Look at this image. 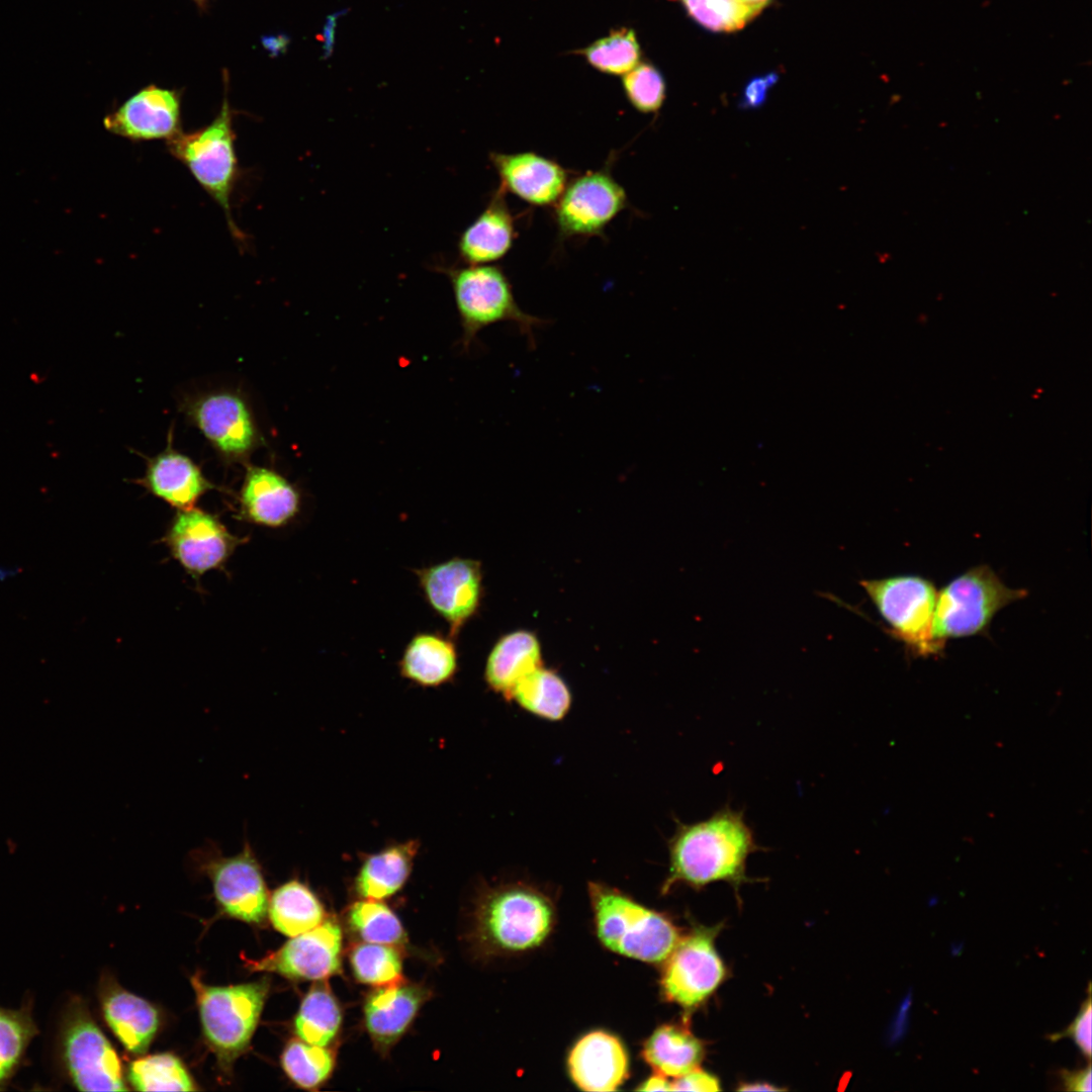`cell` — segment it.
Masks as SVG:
<instances>
[{"instance_id": "10", "label": "cell", "mask_w": 1092, "mask_h": 1092, "mask_svg": "<svg viewBox=\"0 0 1092 1092\" xmlns=\"http://www.w3.org/2000/svg\"><path fill=\"white\" fill-rule=\"evenodd\" d=\"M192 860L209 878L214 896L228 915L248 923L264 921L270 897L259 859L247 840L231 856H224L216 844L207 842L193 851Z\"/></svg>"}, {"instance_id": "2", "label": "cell", "mask_w": 1092, "mask_h": 1092, "mask_svg": "<svg viewBox=\"0 0 1092 1092\" xmlns=\"http://www.w3.org/2000/svg\"><path fill=\"white\" fill-rule=\"evenodd\" d=\"M588 892L598 937L607 948L642 962H664L680 937L671 920L615 888L589 883Z\"/></svg>"}, {"instance_id": "43", "label": "cell", "mask_w": 1092, "mask_h": 1092, "mask_svg": "<svg viewBox=\"0 0 1092 1092\" xmlns=\"http://www.w3.org/2000/svg\"><path fill=\"white\" fill-rule=\"evenodd\" d=\"M1091 1077L1092 1074L1090 1064L1085 1069H1081L1078 1071L1063 1070L1061 1072V1078L1067 1091H1091Z\"/></svg>"}, {"instance_id": "12", "label": "cell", "mask_w": 1092, "mask_h": 1092, "mask_svg": "<svg viewBox=\"0 0 1092 1092\" xmlns=\"http://www.w3.org/2000/svg\"><path fill=\"white\" fill-rule=\"evenodd\" d=\"M555 205V219L562 238L590 237L603 233L628 206V198L606 167L567 183Z\"/></svg>"}, {"instance_id": "19", "label": "cell", "mask_w": 1092, "mask_h": 1092, "mask_svg": "<svg viewBox=\"0 0 1092 1092\" xmlns=\"http://www.w3.org/2000/svg\"><path fill=\"white\" fill-rule=\"evenodd\" d=\"M297 488L279 472L251 465L239 492L240 517L254 525L279 528L299 513Z\"/></svg>"}, {"instance_id": "30", "label": "cell", "mask_w": 1092, "mask_h": 1092, "mask_svg": "<svg viewBox=\"0 0 1092 1092\" xmlns=\"http://www.w3.org/2000/svg\"><path fill=\"white\" fill-rule=\"evenodd\" d=\"M268 914L272 925L293 937L308 931L325 920V910L314 894L302 883L292 880L277 888L269 898Z\"/></svg>"}, {"instance_id": "7", "label": "cell", "mask_w": 1092, "mask_h": 1092, "mask_svg": "<svg viewBox=\"0 0 1092 1092\" xmlns=\"http://www.w3.org/2000/svg\"><path fill=\"white\" fill-rule=\"evenodd\" d=\"M893 638L913 657L939 655L933 636L937 598L934 583L920 575H895L859 581Z\"/></svg>"}, {"instance_id": "41", "label": "cell", "mask_w": 1092, "mask_h": 1092, "mask_svg": "<svg viewBox=\"0 0 1092 1092\" xmlns=\"http://www.w3.org/2000/svg\"><path fill=\"white\" fill-rule=\"evenodd\" d=\"M721 1089L719 1079L702 1070L700 1067L693 1069L692 1071L676 1077L671 1082V1090L677 1091H699V1092H712L719 1091Z\"/></svg>"}, {"instance_id": "1", "label": "cell", "mask_w": 1092, "mask_h": 1092, "mask_svg": "<svg viewBox=\"0 0 1092 1092\" xmlns=\"http://www.w3.org/2000/svg\"><path fill=\"white\" fill-rule=\"evenodd\" d=\"M761 848L743 810H734L729 804L707 819L688 824L677 821L668 840L669 867L662 891L676 884L701 889L715 882L739 889L750 881L746 875L749 855Z\"/></svg>"}, {"instance_id": "9", "label": "cell", "mask_w": 1092, "mask_h": 1092, "mask_svg": "<svg viewBox=\"0 0 1092 1092\" xmlns=\"http://www.w3.org/2000/svg\"><path fill=\"white\" fill-rule=\"evenodd\" d=\"M721 925L695 926L664 960L660 978L663 997L687 1011L703 1005L727 977L715 940Z\"/></svg>"}, {"instance_id": "33", "label": "cell", "mask_w": 1092, "mask_h": 1092, "mask_svg": "<svg viewBox=\"0 0 1092 1092\" xmlns=\"http://www.w3.org/2000/svg\"><path fill=\"white\" fill-rule=\"evenodd\" d=\"M587 63L602 73L625 75L639 64L641 51L633 29L621 27L580 51Z\"/></svg>"}, {"instance_id": "6", "label": "cell", "mask_w": 1092, "mask_h": 1092, "mask_svg": "<svg viewBox=\"0 0 1092 1092\" xmlns=\"http://www.w3.org/2000/svg\"><path fill=\"white\" fill-rule=\"evenodd\" d=\"M1027 596L1008 587L989 565H977L937 590L933 636L945 646L949 639L987 634L995 615Z\"/></svg>"}, {"instance_id": "11", "label": "cell", "mask_w": 1092, "mask_h": 1092, "mask_svg": "<svg viewBox=\"0 0 1092 1092\" xmlns=\"http://www.w3.org/2000/svg\"><path fill=\"white\" fill-rule=\"evenodd\" d=\"M61 1052L72 1083L82 1091H127L119 1059L80 1000L67 1007Z\"/></svg>"}, {"instance_id": "38", "label": "cell", "mask_w": 1092, "mask_h": 1092, "mask_svg": "<svg viewBox=\"0 0 1092 1092\" xmlns=\"http://www.w3.org/2000/svg\"><path fill=\"white\" fill-rule=\"evenodd\" d=\"M624 93L631 105L642 113H654L665 98V82L656 67L639 63L623 75Z\"/></svg>"}, {"instance_id": "25", "label": "cell", "mask_w": 1092, "mask_h": 1092, "mask_svg": "<svg viewBox=\"0 0 1092 1092\" xmlns=\"http://www.w3.org/2000/svg\"><path fill=\"white\" fill-rule=\"evenodd\" d=\"M400 674L424 688L450 681L458 669V653L453 638L436 632L416 634L405 645L398 662Z\"/></svg>"}, {"instance_id": "20", "label": "cell", "mask_w": 1092, "mask_h": 1092, "mask_svg": "<svg viewBox=\"0 0 1092 1092\" xmlns=\"http://www.w3.org/2000/svg\"><path fill=\"white\" fill-rule=\"evenodd\" d=\"M567 1064L573 1082L584 1091H614L628 1077L624 1045L603 1030L582 1036L570 1051Z\"/></svg>"}, {"instance_id": "8", "label": "cell", "mask_w": 1092, "mask_h": 1092, "mask_svg": "<svg viewBox=\"0 0 1092 1092\" xmlns=\"http://www.w3.org/2000/svg\"><path fill=\"white\" fill-rule=\"evenodd\" d=\"M191 983L204 1035L219 1063L230 1067L249 1045L258 1024L269 981H260L226 987L204 984L195 975Z\"/></svg>"}, {"instance_id": "49", "label": "cell", "mask_w": 1092, "mask_h": 1092, "mask_svg": "<svg viewBox=\"0 0 1092 1092\" xmlns=\"http://www.w3.org/2000/svg\"><path fill=\"white\" fill-rule=\"evenodd\" d=\"M193 1L195 3H197L200 7H203L208 0H193Z\"/></svg>"}, {"instance_id": "4", "label": "cell", "mask_w": 1092, "mask_h": 1092, "mask_svg": "<svg viewBox=\"0 0 1092 1092\" xmlns=\"http://www.w3.org/2000/svg\"><path fill=\"white\" fill-rule=\"evenodd\" d=\"M226 89L220 110L210 123L191 132L181 131L166 145L169 153L189 170L221 207L232 235L242 241L244 235L233 218L231 207L239 169L233 127L234 110Z\"/></svg>"}, {"instance_id": "39", "label": "cell", "mask_w": 1092, "mask_h": 1092, "mask_svg": "<svg viewBox=\"0 0 1092 1092\" xmlns=\"http://www.w3.org/2000/svg\"><path fill=\"white\" fill-rule=\"evenodd\" d=\"M689 15L714 31L739 29L753 13L738 0H680Z\"/></svg>"}, {"instance_id": "27", "label": "cell", "mask_w": 1092, "mask_h": 1092, "mask_svg": "<svg viewBox=\"0 0 1092 1092\" xmlns=\"http://www.w3.org/2000/svg\"><path fill=\"white\" fill-rule=\"evenodd\" d=\"M706 1054L705 1043L687 1023H665L644 1042L641 1056L655 1073L679 1077L700 1067Z\"/></svg>"}, {"instance_id": "42", "label": "cell", "mask_w": 1092, "mask_h": 1092, "mask_svg": "<svg viewBox=\"0 0 1092 1092\" xmlns=\"http://www.w3.org/2000/svg\"><path fill=\"white\" fill-rule=\"evenodd\" d=\"M777 80L778 75L775 73L753 78L745 86L739 105L744 109L761 106L766 100L768 89Z\"/></svg>"}, {"instance_id": "13", "label": "cell", "mask_w": 1092, "mask_h": 1092, "mask_svg": "<svg viewBox=\"0 0 1092 1092\" xmlns=\"http://www.w3.org/2000/svg\"><path fill=\"white\" fill-rule=\"evenodd\" d=\"M186 413L221 458L243 462L258 447L259 431L246 399L232 390L203 393L186 405Z\"/></svg>"}, {"instance_id": "18", "label": "cell", "mask_w": 1092, "mask_h": 1092, "mask_svg": "<svg viewBox=\"0 0 1092 1092\" xmlns=\"http://www.w3.org/2000/svg\"><path fill=\"white\" fill-rule=\"evenodd\" d=\"M490 162L499 178V189L535 206L555 204L566 184L567 173L555 161L534 152L491 153Z\"/></svg>"}, {"instance_id": "31", "label": "cell", "mask_w": 1092, "mask_h": 1092, "mask_svg": "<svg viewBox=\"0 0 1092 1092\" xmlns=\"http://www.w3.org/2000/svg\"><path fill=\"white\" fill-rule=\"evenodd\" d=\"M342 1022L339 1004L328 984L312 986L303 998L294 1020L296 1035L301 1040L327 1046L337 1035Z\"/></svg>"}, {"instance_id": "37", "label": "cell", "mask_w": 1092, "mask_h": 1092, "mask_svg": "<svg viewBox=\"0 0 1092 1092\" xmlns=\"http://www.w3.org/2000/svg\"><path fill=\"white\" fill-rule=\"evenodd\" d=\"M34 1033L28 1010L0 1008V1085L15 1072Z\"/></svg>"}, {"instance_id": "46", "label": "cell", "mask_w": 1092, "mask_h": 1092, "mask_svg": "<svg viewBox=\"0 0 1092 1092\" xmlns=\"http://www.w3.org/2000/svg\"><path fill=\"white\" fill-rule=\"evenodd\" d=\"M738 1090H741V1091H768V1090L769 1091H776V1090H782V1088H778V1087H775L772 1085H768L767 1083H744V1084H741L740 1087H738Z\"/></svg>"}, {"instance_id": "17", "label": "cell", "mask_w": 1092, "mask_h": 1092, "mask_svg": "<svg viewBox=\"0 0 1092 1092\" xmlns=\"http://www.w3.org/2000/svg\"><path fill=\"white\" fill-rule=\"evenodd\" d=\"M103 123L108 131L130 141L167 142L182 131L180 93L149 85L107 114Z\"/></svg>"}, {"instance_id": "24", "label": "cell", "mask_w": 1092, "mask_h": 1092, "mask_svg": "<svg viewBox=\"0 0 1092 1092\" xmlns=\"http://www.w3.org/2000/svg\"><path fill=\"white\" fill-rule=\"evenodd\" d=\"M505 194L498 188L481 213L460 235L457 250L465 264H490L511 250L516 231Z\"/></svg>"}, {"instance_id": "35", "label": "cell", "mask_w": 1092, "mask_h": 1092, "mask_svg": "<svg viewBox=\"0 0 1092 1092\" xmlns=\"http://www.w3.org/2000/svg\"><path fill=\"white\" fill-rule=\"evenodd\" d=\"M282 1067L287 1076L299 1087L314 1089L332 1074L335 1058L326 1046L291 1039L285 1046Z\"/></svg>"}, {"instance_id": "45", "label": "cell", "mask_w": 1092, "mask_h": 1092, "mask_svg": "<svg viewBox=\"0 0 1092 1092\" xmlns=\"http://www.w3.org/2000/svg\"><path fill=\"white\" fill-rule=\"evenodd\" d=\"M637 1089L640 1091H669L671 1090V1082L668 1081L667 1077L654 1073Z\"/></svg>"}, {"instance_id": "28", "label": "cell", "mask_w": 1092, "mask_h": 1092, "mask_svg": "<svg viewBox=\"0 0 1092 1092\" xmlns=\"http://www.w3.org/2000/svg\"><path fill=\"white\" fill-rule=\"evenodd\" d=\"M419 842L410 840L388 846L368 856L357 875V893L364 899L381 900L392 896L407 880Z\"/></svg>"}, {"instance_id": "40", "label": "cell", "mask_w": 1092, "mask_h": 1092, "mask_svg": "<svg viewBox=\"0 0 1092 1092\" xmlns=\"http://www.w3.org/2000/svg\"><path fill=\"white\" fill-rule=\"evenodd\" d=\"M1090 988L1091 986L1089 983L1087 999L1082 1003L1079 1013L1074 1019V1021L1063 1031L1053 1033L1048 1036V1038L1052 1041H1057L1064 1037L1072 1038L1078 1045L1082 1054L1086 1056L1089 1060L1091 1058L1092 1051V1009Z\"/></svg>"}, {"instance_id": "47", "label": "cell", "mask_w": 1092, "mask_h": 1092, "mask_svg": "<svg viewBox=\"0 0 1092 1092\" xmlns=\"http://www.w3.org/2000/svg\"><path fill=\"white\" fill-rule=\"evenodd\" d=\"M742 5L748 8L753 15H756L760 9L767 3L768 0H738Z\"/></svg>"}, {"instance_id": "16", "label": "cell", "mask_w": 1092, "mask_h": 1092, "mask_svg": "<svg viewBox=\"0 0 1092 1092\" xmlns=\"http://www.w3.org/2000/svg\"><path fill=\"white\" fill-rule=\"evenodd\" d=\"M342 930L334 920L293 936L264 958L246 961L252 971L273 972L295 980H324L341 971Z\"/></svg>"}, {"instance_id": "29", "label": "cell", "mask_w": 1092, "mask_h": 1092, "mask_svg": "<svg viewBox=\"0 0 1092 1092\" xmlns=\"http://www.w3.org/2000/svg\"><path fill=\"white\" fill-rule=\"evenodd\" d=\"M508 700L539 718L558 721L570 709L571 693L556 671L541 665L515 685Z\"/></svg>"}, {"instance_id": "5", "label": "cell", "mask_w": 1092, "mask_h": 1092, "mask_svg": "<svg viewBox=\"0 0 1092 1092\" xmlns=\"http://www.w3.org/2000/svg\"><path fill=\"white\" fill-rule=\"evenodd\" d=\"M553 924L550 899L532 887L513 884L482 900L475 930L479 942L490 951L521 952L543 943Z\"/></svg>"}, {"instance_id": "26", "label": "cell", "mask_w": 1092, "mask_h": 1092, "mask_svg": "<svg viewBox=\"0 0 1092 1092\" xmlns=\"http://www.w3.org/2000/svg\"><path fill=\"white\" fill-rule=\"evenodd\" d=\"M541 665V646L535 634L514 631L500 637L491 648L484 678L491 690L509 699L515 685Z\"/></svg>"}, {"instance_id": "15", "label": "cell", "mask_w": 1092, "mask_h": 1092, "mask_svg": "<svg viewBox=\"0 0 1092 1092\" xmlns=\"http://www.w3.org/2000/svg\"><path fill=\"white\" fill-rule=\"evenodd\" d=\"M415 572L428 605L448 624L449 636H457L480 606V563L469 558L452 557Z\"/></svg>"}, {"instance_id": "14", "label": "cell", "mask_w": 1092, "mask_h": 1092, "mask_svg": "<svg viewBox=\"0 0 1092 1092\" xmlns=\"http://www.w3.org/2000/svg\"><path fill=\"white\" fill-rule=\"evenodd\" d=\"M164 541L172 557L193 578L222 567L242 543L217 517L194 507L177 511Z\"/></svg>"}, {"instance_id": "48", "label": "cell", "mask_w": 1092, "mask_h": 1092, "mask_svg": "<svg viewBox=\"0 0 1092 1092\" xmlns=\"http://www.w3.org/2000/svg\"><path fill=\"white\" fill-rule=\"evenodd\" d=\"M16 573H17V571L13 570L12 568L7 569V568H4V567H0V580H4L6 578H9L10 575H14Z\"/></svg>"}, {"instance_id": "32", "label": "cell", "mask_w": 1092, "mask_h": 1092, "mask_svg": "<svg viewBox=\"0 0 1092 1092\" xmlns=\"http://www.w3.org/2000/svg\"><path fill=\"white\" fill-rule=\"evenodd\" d=\"M127 1078L139 1091H193L194 1083L180 1062L171 1054L148 1056L130 1063Z\"/></svg>"}, {"instance_id": "44", "label": "cell", "mask_w": 1092, "mask_h": 1092, "mask_svg": "<svg viewBox=\"0 0 1092 1092\" xmlns=\"http://www.w3.org/2000/svg\"><path fill=\"white\" fill-rule=\"evenodd\" d=\"M347 12L346 9L332 13L326 18L323 27V57L328 59L332 56L335 46V36L338 19Z\"/></svg>"}, {"instance_id": "22", "label": "cell", "mask_w": 1092, "mask_h": 1092, "mask_svg": "<svg viewBox=\"0 0 1092 1092\" xmlns=\"http://www.w3.org/2000/svg\"><path fill=\"white\" fill-rule=\"evenodd\" d=\"M139 482L177 510L193 508L214 487L190 457L170 447L148 460L145 475Z\"/></svg>"}, {"instance_id": "23", "label": "cell", "mask_w": 1092, "mask_h": 1092, "mask_svg": "<svg viewBox=\"0 0 1092 1092\" xmlns=\"http://www.w3.org/2000/svg\"><path fill=\"white\" fill-rule=\"evenodd\" d=\"M99 994L104 1018L115 1036L130 1053L144 1054L159 1027L157 1009L109 978L102 980Z\"/></svg>"}, {"instance_id": "36", "label": "cell", "mask_w": 1092, "mask_h": 1092, "mask_svg": "<svg viewBox=\"0 0 1092 1092\" xmlns=\"http://www.w3.org/2000/svg\"><path fill=\"white\" fill-rule=\"evenodd\" d=\"M350 963L361 983L382 987L403 981L401 957L393 945L360 943L351 951Z\"/></svg>"}, {"instance_id": "34", "label": "cell", "mask_w": 1092, "mask_h": 1092, "mask_svg": "<svg viewBox=\"0 0 1092 1092\" xmlns=\"http://www.w3.org/2000/svg\"><path fill=\"white\" fill-rule=\"evenodd\" d=\"M351 928L365 941L401 945L406 937L396 915L379 900L355 902L348 912Z\"/></svg>"}, {"instance_id": "21", "label": "cell", "mask_w": 1092, "mask_h": 1092, "mask_svg": "<svg viewBox=\"0 0 1092 1092\" xmlns=\"http://www.w3.org/2000/svg\"><path fill=\"white\" fill-rule=\"evenodd\" d=\"M429 991L404 981L378 987L366 999L364 1021L375 1045L387 1050L412 1024Z\"/></svg>"}, {"instance_id": "3", "label": "cell", "mask_w": 1092, "mask_h": 1092, "mask_svg": "<svg viewBox=\"0 0 1092 1092\" xmlns=\"http://www.w3.org/2000/svg\"><path fill=\"white\" fill-rule=\"evenodd\" d=\"M444 273L452 286L463 349H468L483 329L504 322L516 325L529 346L535 347V330L545 321L520 307L503 269L489 264L467 265L447 268Z\"/></svg>"}]
</instances>
